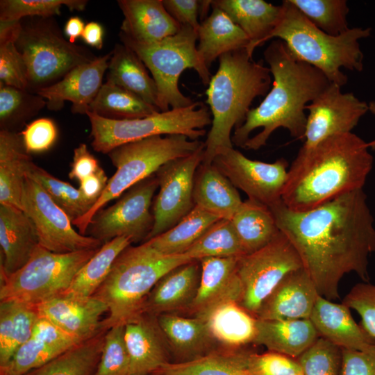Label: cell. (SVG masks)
<instances>
[{"label":"cell","mask_w":375,"mask_h":375,"mask_svg":"<svg viewBox=\"0 0 375 375\" xmlns=\"http://www.w3.org/2000/svg\"><path fill=\"white\" fill-rule=\"evenodd\" d=\"M269 208L319 295L340 299V282L351 272L362 282H369V257L375 253V227L362 189L306 211L292 210L282 201Z\"/></svg>","instance_id":"1"},{"label":"cell","mask_w":375,"mask_h":375,"mask_svg":"<svg viewBox=\"0 0 375 375\" xmlns=\"http://www.w3.org/2000/svg\"><path fill=\"white\" fill-rule=\"evenodd\" d=\"M263 56L273 78L272 88L231 138L233 144L249 150L266 145L279 128L303 140L305 107L331 84L322 71L298 59L281 40L272 41Z\"/></svg>","instance_id":"2"},{"label":"cell","mask_w":375,"mask_h":375,"mask_svg":"<svg viewBox=\"0 0 375 375\" xmlns=\"http://www.w3.org/2000/svg\"><path fill=\"white\" fill-rule=\"evenodd\" d=\"M373 162L368 142L352 132L302 146L288 168L281 201L292 210L306 211L362 190Z\"/></svg>","instance_id":"3"},{"label":"cell","mask_w":375,"mask_h":375,"mask_svg":"<svg viewBox=\"0 0 375 375\" xmlns=\"http://www.w3.org/2000/svg\"><path fill=\"white\" fill-rule=\"evenodd\" d=\"M269 68L256 62L247 48L219 58V67L206 91L212 115L211 128L204 142L202 163L211 164L223 150L233 147L231 132L241 126L258 97H265L272 83Z\"/></svg>","instance_id":"4"},{"label":"cell","mask_w":375,"mask_h":375,"mask_svg":"<svg viewBox=\"0 0 375 375\" xmlns=\"http://www.w3.org/2000/svg\"><path fill=\"white\" fill-rule=\"evenodd\" d=\"M191 260L185 254H162L148 242L126 247L93 295L108 307V316L101 321V328L124 326L141 315L144 303L158 281L170 270Z\"/></svg>","instance_id":"5"},{"label":"cell","mask_w":375,"mask_h":375,"mask_svg":"<svg viewBox=\"0 0 375 375\" xmlns=\"http://www.w3.org/2000/svg\"><path fill=\"white\" fill-rule=\"evenodd\" d=\"M281 6V18L267 41L283 40L298 59L317 68L331 83L341 87L348 80L341 71L342 67L362 70L363 53L359 40L371 35V28H350L333 36L315 26L290 0L283 1Z\"/></svg>","instance_id":"6"},{"label":"cell","mask_w":375,"mask_h":375,"mask_svg":"<svg viewBox=\"0 0 375 375\" xmlns=\"http://www.w3.org/2000/svg\"><path fill=\"white\" fill-rule=\"evenodd\" d=\"M204 142L184 135H154L122 144L108 155L116 167L101 197L89 212L72 224L85 235L95 214L138 182L156 174L165 164L194 153Z\"/></svg>","instance_id":"7"},{"label":"cell","mask_w":375,"mask_h":375,"mask_svg":"<svg viewBox=\"0 0 375 375\" xmlns=\"http://www.w3.org/2000/svg\"><path fill=\"white\" fill-rule=\"evenodd\" d=\"M121 42L140 58L151 72L158 89V108L160 112L185 108L194 102L178 88L181 74L193 69L202 83L208 86L211 74L201 58L197 46V32L188 26L161 41L140 43L119 33Z\"/></svg>","instance_id":"8"},{"label":"cell","mask_w":375,"mask_h":375,"mask_svg":"<svg viewBox=\"0 0 375 375\" xmlns=\"http://www.w3.org/2000/svg\"><path fill=\"white\" fill-rule=\"evenodd\" d=\"M21 24L15 45L27 65L30 92L54 84L73 68L97 58L88 49L67 40L53 17Z\"/></svg>","instance_id":"9"},{"label":"cell","mask_w":375,"mask_h":375,"mask_svg":"<svg viewBox=\"0 0 375 375\" xmlns=\"http://www.w3.org/2000/svg\"><path fill=\"white\" fill-rule=\"evenodd\" d=\"M93 149L108 154L115 147L154 135L180 134L197 140L212 124L210 109L201 102L134 119L115 120L86 113Z\"/></svg>","instance_id":"10"},{"label":"cell","mask_w":375,"mask_h":375,"mask_svg":"<svg viewBox=\"0 0 375 375\" xmlns=\"http://www.w3.org/2000/svg\"><path fill=\"white\" fill-rule=\"evenodd\" d=\"M97 250L57 253L39 244L22 268L1 276L0 301H16L37 306L62 295Z\"/></svg>","instance_id":"11"},{"label":"cell","mask_w":375,"mask_h":375,"mask_svg":"<svg viewBox=\"0 0 375 375\" xmlns=\"http://www.w3.org/2000/svg\"><path fill=\"white\" fill-rule=\"evenodd\" d=\"M303 268L301 260L281 232L268 244L238 258L237 274L242 285L239 304L256 317L265 299L290 273Z\"/></svg>","instance_id":"12"},{"label":"cell","mask_w":375,"mask_h":375,"mask_svg":"<svg viewBox=\"0 0 375 375\" xmlns=\"http://www.w3.org/2000/svg\"><path fill=\"white\" fill-rule=\"evenodd\" d=\"M158 188L155 174L133 185L116 203L95 214L85 235L103 244L118 237L144 242L153 226L152 203Z\"/></svg>","instance_id":"13"},{"label":"cell","mask_w":375,"mask_h":375,"mask_svg":"<svg viewBox=\"0 0 375 375\" xmlns=\"http://www.w3.org/2000/svg\"><path fill=\"white\" fill-rule=\"evenodd\" d=\"M23 210L32 221L44 249L57 253L99 249L103 243L76 231L72 221L50 197L44 188L26 176Z\"/></svg>","instance_id":"14"},{"label":"cell","mask_w":375,"mask_h":375,"mask_svg":"<svg viewBox=\"0 0 375 375\" xmlns=\"http://www.w3.org/2000/svg\"><path fill=\"white\" fill-rule=\"evenodd\" d=\"M205 144L190 156L169 161L155 174L158 192L152 203L153 226L145 242L176 225L194 207L193 187Z\"/></svg>","instance_id":"15"},{"label":"cell","mask_w":375,"mask_h":375,"mask_svg":"<svg viewBox=\"0 0 375 375\" xmlns=\"http://www.w3.org/2000/svg\"><path fill=\"white\" fill-rule=\"evenodd\" d=\"M212 163L248 199L268 207L281 201L288 172L285 158L274 162L251 160L232 147L218 153Z\"/></svg>","instance_id":"16"},{"label":"cell","mask_w":375,"mask_h":375,"mask_svg":"<svg viewBox=\"0 0 375 375\" xmlns=\"http://www.w3.org/2000/svg\"><path fill=\"white\" fill-rule=\"evenodd\" d=\"M341 88L331 83L306 106L308 114L303 146L312 147L334 135L351 133L369 110L365 101L352 92H342Z\"/></svg>","instance_id":"17"},{"label":"cell","mask_w":375,"mask_h":375,"mask_svg":"<svg viewBox=\"0 0 375 375\" xmlns=\"http://www.w3.org/2000/svg\"><path fill=\"white\" fill-rule=\"evenodd\" d=\"M110 56L111 51L76 66L60 81L40 89L36 94L46 100V106L50 110H60L64 102L69 101L72 103L73 114L86 115L103 85Z\"/></svg>","instance_id":"18"},{"label":"cell","mask_w":375,"mask_h":375,"mask_svg":"<svg viewBox=\"0 0 375 375\" xmlns=\"http://www.w3.org/2000/svg\"><path fill=\"white\" fill-rule=\"evenodd\" d=\"M238 258H205L200 260L201 278L192 303L182 315L206 319L217 306L239 303L242 285L237 274Z\"/></svg>","instance_id":"19"},{"label":"cell","mask_w":375,"mask_h":375,"mask_svg":"<svg viewBox=\"0 0 375 375\" xmlns=\"http://www.w3.org/2000/svg\"><path fill=\"white\" fill-rule=\"evenodd\" d=\"M37 309L40 317L79 342L92 338L103 329L101 317L108 312L106 303L94 296L60 295L39 304Z\"/></svg>","instance_id":"20"},{"label":"cell","mask_w":375,"mask_h":375,"mask_svg":"<svg viewBox=\"0 0 375 375\" xmlns=\"http://www.w3.org/2000/svg\"><path fill=\"white\" fill-rule=\"evenodd\" d=\"M124 340L130 358L131 375L152 374L172 362L157 316L142 313L126 324Z\"/></svg>","instance_id":"21"},{"label":"cell","mask_w":375,"mask_h":375,"mask_svg":"<svg viewBox=\"0 0 375 375\" xmlns=\"http://www.w3.org/2000/svg\"><path fill=\"white\" fill-rule=\"evenodd\" d=\"M174 363L190 362L223 349L206 320L178 314L157 316Z\"/></svg>","instance_id":"22"},{"label":"cell","mask_w":375,"mask_h":375,"mask_svg":"<svg viewBox=\"0 0 375 375\" xmlns=\"http://www.w3.org/2000/svg\"><path fill=\"white\" fill-rule=\"evenodd\" d=\"M201 271L200 260H192L165 274L148 294L142 313L183 315L196 297Z\"/></svg>","instance_id":"23"},{"label":"cell","mask_w":375,"mask_h":375,"mask_svg":"<svg viewBox=\"0 0 375 375\" xmlns=\"http://www.w3.org/2000/svg\"><path fill=\"white\" fill-rule=\"evenodd\" d=\"M303 268L288 274L260 307L256 318L261 320L309 319L319 296Z\"/></svg>","instance_id":"24"},{"label":"cell","mask_w":375,"mask_h":375,"mask_svg":"<svg viewBox=\"0 0 375 375\" xmlns=\"http://www.w3.org/2000/svg\"><path fill=\"white\" fill-rule=\"evenodd\" d=\"M80 342L40 317L30 339L17 349L5 367L0 368V375H25Z\"/></svg>","instance_id":"25"},{"label":"cell","mask_w":375,"mask_h":375,"mask_svg":"<svg viewBox=\"0 0 375 375\" xmlns=\"http://www.w3.org/2000/svg\"><path fill=\"white\" fill-rule=\"evenodd\" d=\"M117 4L124 15L119 33L138 42H157L181 28L162 0H119Z\"/></svg>","instance_id":"26"},{"label":"cell","mask_w":375,"mask_h":375,"mask_svg":"<svg viewBox=\"0 0 375 375\" xmlns=\"http://www.w3.org/2000/svg\"><path fill=\"white\" fill-rule=\"evenodd\" d=\"M38 245L35 226L25 212L0 204L1 276L12 274L22 268Z\"/></svg>","instance_id":"27"},{"label":"cell","mask_w":375,"mask_h":375,"mask_svg":"<svg viewBox=\"0 0 375 375\" xmlns=\"http://www.w3.org/2000/svg\"><path fill=\"white\" fill-rule=\"evenodd\" d=\"M309 319L319 336L341 349L365 350L374 340L352 317L350 308L319 295Z\"/></svg>","instance_id":"28"},{"label":"cell","mask_w":375,"mask_h":375,"mask_svg":"<svg viewBox=\"0 0 375 375\" xmlns=\"http://www.w3.org/2000/svg\"><path fill=\"white\" fill-rule=\"evenodd\" d=\"M211 6L223 10L249 40L247 50L252 57L256 47L267 42L282 14V6L263 0H213Z\"/></svg>","instance_id":"29"},{"label":"cell","mask_w":375,"mask_h":375,"mask_svg":"<svg viewBox=\"0 0 375 375\" xmlns=\"http://www.w3.org/2000/svg\"><path fill=\"white\" fill-rule=\"evenodd\" d=\"M320 338L309 319L256 321L253 344L297 359Z\"/></svg>","instance_id":"30"},{"label":"cell","mask_w":375,"mask_h":375,"mask_svg":"<svg viewBox=\"0 0 375 375\" xmlns=\"http://www.w3.org/2000/svg\"><path fill=\"white\" fill-rule=\"evenodd\" d=\"M193 200L194 206L228 220L243 202L237 188L212 163L202 162L194 176Z\"/></svg>","instance_id":"31"},{"label":"cell","mask_w":375,"mask_h":375,"mask_svg":"<svg viewBox=\"0 0 375 375\" xmlns=\"http://www.w3.org/2000/svg\"><path fill=\"white\" fill-rule=\"evenodd\" d=\"M32 160L19 133L0 131V204L23 210L26 169Z\"/></svg>","instance_id":"32"},{"label":"cell","mask_w":375,"mask_h":375,"mask_svg":"<svg viewBox=\"0 0 375 375\" xmlns=\"http://www.w3.org/2000/svg\"><path fill=\"white\" fill-rule=\"evenodd\" d=\"M211 7V13L200 22L197 30V50L208 68L222 55L247 48L250 42L245 33L223 10Z\"/></svg>","instance_id":"33"},{"label":"cell","mask_w":375,"mask_h":375,"mask_svg":"<svg viewBox=\"0 0 375 375\" xmlns=\"http://www.w3.org/2000/svg\"><path fill=\"white\" fill-rule=\"evenodd\" d=\"M107 71L106 81L134 93L158 108L156 82L144 63L130 47L123 43L115 44L111 51Z\"/></svg>","instance_id":"34"},{"label":"cell","mask_w":375,"mask_h":375,"mask_svg":"<svg viewBox=\"0 0 375 375\" xmlns=\"http://www.w3.org/2000/svg\"><path fill=\"white\" fill-rule=\"evenodd\" d=\"M205 320L213 337L224 349H242L253 344L257 319L237 301L217 306Z\"/></svg>","instance_id":"35"},{"label":"cell","mask_w":375,"mask_h":375,"mask_svg":"<svg viewBox=\"0 0 375 375\" xmlns=\"http://www.w3.org/2000/svg\"><path fill=\"white\" fill-rule=\"evenodd\" d=\"M231 222L245 254L262 249L281 232L269 208L250 199L242 203Z\"/></svg>","instance_id":"36"},{"label":"cell","mask_w":375,"mask_h":375,"mask_svg":"<svg viewBox=\"0 0 375 375\" xmlns=\"http://www.w3.org/2000/svg\"><path fill=\"white\" fill-rule=\"evenodd\" d=\"M39 317L37 306L16 301H0V368L30 339Z\"/></svg>","instance_id":"37"},{"label":"cell","mask_w":375,"mask_h":375,"mask_svg":"<svg viewBox=\"0 0 375 375\" xmlns=\"http://www.w3.org/2000/svg\"><path fill=\"white\" fill-rule=\"evenodd\" d=\"M131 244L126 237L115 238L103 243L79 269L62 295L81 298L93 296L106 278L117 256Z\"/></svg>","instance_id":"38"},{"label":"cell","mask_w":375,"mask_h":375,"mask_svg":"<svg viewBox=\"0 0 375 375\" xmlns=\"http://www.w3.org/2000/svg\"><path fill=\"white\" fill-rule=\"evenodd\" d=\"M106 329L25 375H94L99 364Z\"/></svg>","instance_id":"39"},{"label":"cell","mask_w":375,"mask_h":375,"mask_svg":"<svg viewBox=\"0 0 375 375\" xmlns=\"http://www.w3.org/2000/svg\"><path fill=\"white\" fill-rule=\"evenodd\" d=\"M89 112L106 119L124 120L147 117L160 111L134 93L106 81L91 103Z\"/></svg>","instance_id":"40"},{"label":"cell","mask_w":375,"mask_h":375,"mask_svg":"<svg viewBox=\"0 0 375 375\" xmlns=\"http://www.w3.org/2000/svg\"><path fill=\"white\" fill-rule=\"evenodd\" d=\"M220 219L194 206L192 210L167 231L147 241L160 253L182 255L216 221Z\"/></svg>","instance_id":"41"},{"label":"cell","mask_w":375,"mask_h":375,"mask_svg":"<svg viewBox=\"0 0 375 375\" xmlns=\"http://www.w3.org/2000/svg\"><path fill=\"white\" fill-rule=\"evenodd\" d=\"M248 348L223 349L205 357L183 363L170 362L158 375H251L245 365Z\"/></svg>","instance_id":"42"},{"label":"cell","mask_w":375,"mask_h":375,"mask_svg":"<svg viewBox=\"0 0 375 375\" xmlns=\"http://www.w3.org/2000/svg\"><path fill=\"white\" fill-rule=\"evenodd\" d=\"M192 260L239 258L245 255L231 220L213 223L185 253Z\"/></svg>","instance_id":"43"},{"label":"cell","mask_w":375,"mask_h":375,"mask_svg":"<svg viewBox=\"0 0 375 375\" xmlns=\"http://www.w3.org/2000/svg\"><path fill=\"white\" fill-rule=\"evenodd\" d=\"M26 176L40 185L72 222L86 215L93 206L78 188L56 178L33 160L27 165Z\"/></svg>","instance_id":"44"},{"label":"cell","mask_w":375,"mask_h":375,"mask_svg":"<svg viewBox=\"0 0 375 375\" xmlns=\"http://www.w3.org/2000/svg\"><path fill=\"white\" fill-rule=\"evenodd\" d=\"M46 106V100L36 93L0 83L1 130L18 133Z\"/></svg>","instance_id":"45"},{"label":"cell","mask_w":375,"mask_h":375,"mask_svg":"<svg viewBox=\"0 0 375 375\" xmlns=\"http://www.w3.org/2000/svg\"><path fill=\"white\" fill-rule=\"evenodd\" d=\"M21 26V21L0 22V83L27 90V65L15 45Z\"/></svg>","instance_id":"46"},{"label":"cell","mask_w":375,"mask_h":375,"mask_svg":"<svg viewBox=\"0 0 375 375\" xmlns=\"http://www.w3.org/2000/svg\"><path fill=\"white\" fill-rule=\"evenodd\" d=\"M315 26L326 33L337 36L347 31L349 12L345 0H290Z\"/></svg>","instance_id":"47"},{"label":"cell","mask_w":375,"mask_h":375,"mask_svg":"<svg viewBox=\"0 0 375 375\" xmlns=\"http://www.w3.org/2000/svg\"><path fill=\"white\" fill-rule=\"evenodd\" d=\"M86 0H1L0 22L21 21L24 17H53L65 6L69 10L82 11Z\"/></svg>","instance_id":"48"},{"label":"cell","mask_w":375,"mask_h":375,"mask_svg":"<svg viewBox=\"0 0 375 375\" xmlns=\"http://www.w3.org/2000/svg\"><path fill=\"white\" fill-rule=\"evenodd\" d=\"M297 360L302 375H341L342 349L321 337Z\"/></svg>","instance_id":"49"},{"label":"cell","mask_w":375,"mask_h":375,"mask_svg":"<svg viewBox=\"0 0 375 375\" xmlns=\"http://www.w3.org/2000/svg\"><path fill=\"white\" fill-rule=\"evenodd\" d=\"M94 375H131L124 326H115L106 332L101 355Z\"/></svg>","instance_id":"50"},{"label":"cell","mask_w":375,"mask_h":375,"mask_svg":"<svg viewBox=\"0 0 375 375\" xmlns=\"http://www.w3.org/2000/svg\"><path fill=\"white\" fill-rule=\"evenodd\" d=\"M245 365L251 375H302L297 359L269 351L258 353L248 349Z\"/></svg>","instance_id":"51"},{"label":"cell","mask_w":375,"mask_h":375,"mask_svg":"<svg viewBox=\"0 0 375 375\" xmlns=\"http://www.w3.org/2000/svg\"><path fill=\"white\" fill-rule=\"evenodd\" d=\"M342 303L358 313L361 326L375 341V285L357 283L344 297Z\"/></svg>","instance_id":"52"},{"label":"cell","mask_w":375,"mask_h":375,"mask_svg":"<svg viewBox=\"0 0 375 375\" xmlns=\"http://www.w3.org/2000/svg\"><path fill=\"white\" fill-rule=\"evenodd\" d=\"M20 135L29 154L41 153L53 146L58 138V128L52 119L42 117L27 124Z\"/></svg>","instance_id":"53"},{"label":"cell","mask_w":375,"mask_h":375,"mask_svg":"<svg viewBox=\"0 0 375 375\" xmlns=\"http://www.w3.org/2000/svg\"><path fill=\"white\" fill-rule=\"evenodd\" d=\"M341 375H375V344L361 351L342 349Z\"/></svg>","instance_id":"54"},{"label":"cell","mask_w":375,"mask_h":375,"mask_svg":"<svg viewBox=\"0 0 375 375\" xmlns=\"http://www.w3.org/2000/svg\"><path fill=\"white\" fill-rule=\"evenodd\" d=\"M168 13L181 25L188 26L197 32L200 26L201 1L162 0Z\"/></svg>","instance_id":"55"},{"label":"cell","mask_w":375,"mask_h":375,"mask_svg":"<svg viewBox=\"0 0 375 375\" xmlns=\"http://www.w3.org/2000/svg\"><path fill=\"white\" fill-rule=\"evenodd\" d=\"M98 160L90 153L85 143H80L74 149L73 160L69 178L78 182L94 174L99 169Z\"/></svg>","instance_id":"56"},{"label":"cell","mask_w":375,"mask_h":375,"mask_svg":"<svg viewBox=\"0 0 375 375\" xmlns=\"http://www.w3.org/2000/svg\"><path fill=\"white\" fill-rule=\"evenodd\" d=\"M108 181V176L101 167L96 173L80 181L78 190L94 206L105 190Z\"/></svg>","instance_id":"57"},{"label":"cell","mask_w":375,"mask_h":375,"mask_svg":"<svg viewBox=\"0 0 375 375\" xmlns=\"http://www.w3.org/2000/svg\"><path fill=\"white\" fill-rule=\"evenodd\" d=\"M104 30L101 24L90 22L85 26L81 38L88 45L101 49L103 45Z\"/></svg>","instance_id":"58"},{"label":"cell","mask_w":375,"mask_h":375,"mask_svg":"<svg viewBox=\"0 0 375 375\" xmlns=\"http://www.w3.org/2000/svg\"><path fill=\"white\" fill-rule=\"evenodd\" d=\"M85 26L83 19L79 17H69L64 26V33L67 37L68 41L75 44L76 40L81 38Z\"/></svg>","instance_id":"59"},{"label":"cell","mask_w":375,"mask_h":375,"mask_svg":"<svg viewBox=\"0 0 375 375\" xmlns=\"http://www.w3.org/2000/svg\"><path fill=\"white\" fill-rule=\"evenodd\" d=\"M369 111L375 115V101H370L369 103ZM368 146L370 149L375 151V139L368 142Z\"/></svg>","instance_id":"60"},{"label":"cell","mask_w":375,"mask_h":375,"mask_svg":"<svg viewBox=\"0 0 375 375\" xmlns=\"http://www.w3.org/2000/svg\"><path fill=\"white\" fill-rule=\"evenodd\" d=\"M149 375H158V374L157 372H156V373H154V374H149Z\"/></svg>","instance_id":"61"}]
</instances>
